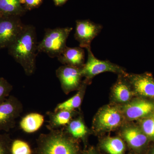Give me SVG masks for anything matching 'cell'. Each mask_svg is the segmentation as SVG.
I'll return each instance as SVG.
<instances>
[{
	"label": "cell",
	"instance_id": "obj_1",
	"mask_svg": "<svg viewBox=\"0 0 154 154\" xmlns=\"http://www.w3.org/2000/svg\"><path fill=\"white\" fill-rule=\"evenodd\" d=\"M37 46L35 27L25 25L21 33L8 47L9 54L21 65L27 75H31L35 72Z\"/></svg>",
	"mask_w": 154,
	"mask_h": 154
},
{
	"label": "cell",
	"instance_id": "obj_7",
	"mask_svg": "<svg viewBox=\"0 0 154 154\" xmlns=\"http://www.w3.org/2000/svg\"><path fill=\"white\" fill-rule=\"evenodd\" d=\"M19 17L0 16V49L8 48L25 27Z\"/></svg>",
	"mask_w": 154,
	"mask_h": 154
},
{
	"label": "cell",
	"instance_id": "obj_5",
	"mask_svg": "<svg viewBox=\"0 0 154 154\" xmlns=\"http://www.w3.org/2000/svg\"><path fill=\"white\" fill-rule=\"evenodd\" d=\"M88 51V60L82 68L83 77L90 83L94 77L105 72H111L119 75L126 74L125 69L118 65L108 60H102L94 56L91 47L86 48Z\"/></svg>",
	"mask_w": 154,
	"mask_h": 154
},
{
	"label": "cell",
	"instance_id": "obj_2",
	"mask_svg": "<svg viewBox=\"0 0 154 154\" xmlns=\"http://www.w3.org/2000/svg\"><path fill=\"white\" fill-rule=\"evenodd\" d=\"M75 140L66 131L50 130L38 137L34 154H79V148Z\"/></svg>",
	"mask_w": 154,
	"mask_h": 154
},
{
	"label": "cell",
	"instance_id": "obj_27",
	"mask_svg": "<svg viewBox=\"0 0 154 154\" xmlns=\"http://www.w3.org/2000/svg\"><path fill=\"white\" fill-rule=\"evenodd\" d=\"M82 154H99L96 152L93 149H90L86 151L83 153Z\"/></svg>",
	"mask_w": 154,
	"mask_h": 154
},
{
	"label": "cell",
	"instance_id": "obj_20",
	"mask_svg": "<svg viewBox=\"0 0 154 154\" xmlns=\"http://www.w3.org/2000/svg\"><path fill=\"white\" fill-rule=\"evenodd\" d=\"M101 146L109 154H124L125 144L123 140L119 137H108L102 140Z\"/></svg>",
	"mask_w": 154,
	"mask_h": 154
},
{
	"label": "cell",
	"instance_id": "obj_10",
	"mask_svg": "<svg viewBox=\"0 0 154 154\" xmlns=\"http://www.w3.org/2000/svg\"><path fill=\"white\" fill-rule=\"evenodd\" d=\"M82 68L63 65L57 69L56 74L65 94H68L72 91L79 90L82 83Z\"/></svg>",
	"mask_w": 154,
	"mask_h": 154
},
{
	"label": "cell",
	"instance_id": "obj_23",
	"mask_svg": "<svg viewBox=\"0 0 154 154\" xmlns=\"http://www.w3.org/2000/svg\"><path fill=\"white\" fill-rule=\"evenodd\" d=\"M12 141L9 134H0V154H11Z\"/></svg>",
	"mask_w": 154,
	"mask_h": 154
},
{
	"label": "cell",
	"instance_id": "obj_11",
	"mask_svg": "<svg viewBox=\"0 0 154 154\" xmlns=\"http://www.w3.org/2000/svg\"><path fill=\"white\" fill-rule=\"evenodd\" d=\"M103 27L100 24L90 20L76 21L75 38L79 43V47L88 48L91 47V42L101 32Z\"/></svg>",
	"mask_w": 154,
	"mask_h": 154
},
{
	"label": "cell",
	"instance_id": "obj_18",
	"mask_svg": "<svg viewBox=\"0 0 154 154\" xmlns=\"http://www.w3.org/2000/svg\"><path fill=\"white\" fill-rule=\"evenodd\" d=\"M44 122V117L36 113H29L25 116L20 121V127L22 130L27 133H32L38 130Z\"/></svg>",
	"mask_w": 154,
	"mask_h": 154
},
{
	"label": "cell",
	"instance_id": "obj_25",
	"mask_svg": "<svg viewBox=\"0 0 154 154\" xmlns=\"http://www.w3.org/2000/svg\"><path fill=\"white\" fill-rule=\"evenodd\" d=\"M44 0H21V4L26 11H31L41 6Z\"/></svg>",
	"mask_w": 154,
	"mask_h": 154
},
{
	"label": "cell",
	"instance_id": "obj_16",
	"mask_svg": "<svg viewBox=\"0 0 154 154\" xmlns=\"http://www.w3.org/2000/svg\"><path fill=\"white\" fill-rule=\"evenodd\" d=\"M89 84L86 80L83 81L77 94L66 101L57 105L54 111L62 110L73 111L79 108L82 102L87 85Z\"/></svg>",
	"mask_w": 154,
	"mask_h": 154
},
{
	"label": "cell",
	"instance_id": "obj_17",
	"mask_svg": "<svg viewBox=\"0 0 154 154\" xmlns=\"http://www.w3.org/2000/svg\"><path fill=\"white\" fill-rule=\"evenodd\" d=\"M27 11L21 0H0V16L21 17Z\"/></svg>",
	"mask_w": 154,
	"mask_h": 154
},
{
	"label": "cell",
	"instance_id": "obj_3",
	"mask_svg": "<svg viewBox=\"0 0 154 154\" xmlns=\"http://www.w3.org/2000/svg\"><path fill=\"white\" fill-rule=\"evenodd\" d=\"M72 29L71 27L46 29L43 38L38 43V52L45 53L52 58L57 57L66 48L67 39Z\"/></svg>",
	"mask_w": 154,
	"mask_h": 154
},
{
	"label": "cell",
	"instance_id": "obj_6",
	"mask_svg": "<svg viewBox=\"0 0 154 154\" xmlns=\"http://www.w3.org/2000/svg\"><path fill=\"white\" fill-rule=\"evenodd\" d=\"M21 102L13 96L0 102V131H10L15 127L16 119L23 111Z\"/></svg>",
	"mask_w": 154,
	"mask_h": 154
},
{
	"label": "cell",
	"instance_id": "obj_14",
	"mask_svg": "<svg viewBox=\"0 0 154 154\" xmlns=\"http://www.w3.org/2000/svg\"><path fill=\"white\" fill-rule=\"evenodd\" d=\"M85 50L80 47L71 48L66 46L57 59L63 65L82 68L85 64Z\"/></svg>",
	"mask_w": 154,
	"mask_h": 154
},
{
	"label": "cell",
	"instance_id": "obj_28",
	"mask_svg": "<svg viewBox=\"0 0 154 154\" xmlns=\"http://www.w3.org/2000/svg\"><path fill=\"white\" fill-rule=\"evenodd\" d=\"M148 154H154V146L150 150Z\"/></svg>",
	"mask_w": 154,
	"mask_h": 154
},
{
	"label": "cell",
	"instance_id": "obj_21",
	"mask_svg": "<svg viewBox=\"0 0 154 154\" xmlns=\"http://www.w3.org/2000/svg\"><path fill=\"white\" fill-rule=\"evenodd\" d=\"M139 126L150 141H154V113L138 120Z\"/></svg>",
	"mask_w": 154,
	"mask_h": 154
},
{
	"label": "cell",
	"instance_id": "obj_8",
	"mask_svg": "<svg viewBox=\"0 0 154 154\" xmlns=\"http://www.w3.org/2000/svg\"><path fill=\"white\" fill-rule=\"evenodd\" d=\"M121 108L125 119L138 120L154 113V101L138 97L123 105Z\"/></svg>",
	"mask_w": 154,
	"mask_h": 154
},
{
	"label": "cell",
	"instance_id": "obj_9",
	"mask_svg": "<svg viewBox=\"0 0 154 154\" xmlns=\"http://www.w3.org/2000/svg\"><path fill=\"white\" fill-rule=\"evenodd\" d=\"M125 76L131 85L135 96L154 101V79L152 74L127 73Z\"/></svg>",
	"mask_w": 154,
	"mask_h": 154
},
{
	"label": "cell",
	"instance_id": "obj_12",
	"mask_svg": "<svg viewBox=\"0 0 154 154\" xmlns=\"http://www.w3.org/2000/svg\"><path fill=\"white\" fill-rule=\"evenodd\" d=\"M121 135L129 146L139 153L144 151L150 141L139 125L124 127L122 130Z\"/></svg>",
	"mask_w": 154,
	"mask_h": 154
},
{
	"label": "cell",
	"instance_id": "obj_15",
	"mask_svg": "<svg viewBox=\"0 0 154 154\" xmlns=\"http://www.w3.org/2000/svg\"><path fill=\"white\" fill-rule=\"evenodd\" d=\"M49 124L47 125L50 130L58 129L61 127L66 126L69 123L76 114L75 110H59L56 111L48 112Z\"/></svg>",
	"mask_w": 154,
	"mask_h": 154
},
{
	"label": "cell",
	"instance_id": "obj_26",
	"mask_svg": "<svg viewBox=\"0 0 154 154\" xmlns=\"http://www.w3.org/2000/svg\"><path fill=\"white\" fill-rule=\"evenodd\" d=\"M68 0H53L56 6H61L66 2Z\"/></svg>",
	"mask_w": 154,
	"mask_h": 154
},
{
	"label": "cell",
	"instance_id": "obj_19",
	"mask_svg": "<svg viewBox=\"0 0 154 154\" xmlns=\"http://www.w3.org/2000/svg\"><path fill=\"white\" fill-rule=\"evenodd\" d=\"M66 126V131L75 140L85 139L89 131L82 119L80 117L73 119Z\"/></svg>",
	"mask_w": 154,
	"mask_h": 154
},
{
	"label": "cell",
	"instance_id": "obj_4",
	"mask_svg": "<svg viewBox=\"0 0 154 154\" xmlns=\"http://www.w3.org/2000/svg\"><path fill=\"white\" fill-rule=\"evenodd\" d=\"M125 119L121 107L116 105H107L98 111L93 121L95 132H109L122 125Z\"/></svg>",
	"mask_w": 154,
	"mask_h": 154
},
{
	"label": "cell",
	"instance_id": "obj_22",
	"mask_svg": "<svg viewBox=\"0 0 154 154\" xmlns=\"http://www.w3.org/2000/svg\"><path fill=\"white\" fill-rule=\"evenodd\" d=\"M11 154H32L30 146L27 142L17 139L12 141L11 145Z\"/></svg>",
	"mask_w": 154,
	"mask_h": 154
},
{
	"label": "cell",
	"instance_id": "obj_13",
	"mask_svg": "<svg viewBox=\"0 0 154 154\" xmlns=\"http://www.w3.org/2000/svg\"><path fill=\"white\" fill-rule=\"evenodd\" d=\"M111 96L114 102L122 105L132 100L134 94L125 75H119L117 81L111 88Z\"/></svg>",
	"mask_w": 154,
	"mask_h": 154
},
{
	"label": "cell",
	"instance_id": "obj_24",
	"mask_svg": "<svg viewBox=\"0 0 154 154\" xmlns=\"http://www.w3.org/2000/svg\"><path fill=\"white\" fill-rule=\"evenodd\" d=\"M13 86L3 78H0V102L10 96Z\"/></svg>",
	"mask_w": 154,
	"mask_h": 154
}]
</instances>
